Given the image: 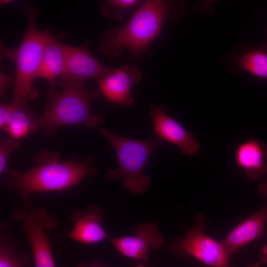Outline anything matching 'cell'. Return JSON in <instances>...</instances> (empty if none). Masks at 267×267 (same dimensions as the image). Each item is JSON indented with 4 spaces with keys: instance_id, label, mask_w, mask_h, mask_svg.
<instances>
[{
    "instance_id": "52a82bcc",
    "label": "cell",
    "mask_w": 267,
    "mask_h": 267,
    "mask_svg": "<svg viewBox=\"0 0 267 267\" xmlns=\"http://www.w3.org/2000/svg\"><path fill=\"white\" fill-rule=\"evenodd\" d=\"M205 217L198 215L190 229L183 236L175 238L169 244V252L177 255H190L213 267H229L230 256L222 241L205 232Z\"/></svg>"
},
{
    "instance_id": "2e32d148",
    "label": "cell",
    "mask_w": 267,
    "mask_h": 267,
    "mask_svg": "<svg viewBox=\"0 0 267 267\" xmlns=\"http://www.w3.org/2000/svg\"><path fill=\"white\" fill-rule=\"evenodd\" d=\"M8 224L0 225V267H23L28 260L25 255L16 252L7 232Z\"/></svg>"
},
{
    "instance_id": "d4e9b609",
    "label": "cell",
    "mask_w": 267,
    "mask_h": 267,
    "mask_svg": "<svg viewBox=\"0 0 267 267\" xmlns=\"http://www.w3.org/2000/svg\"><path fill=\"white\" fill-rule=\"evenodd\" d=\"M258 192L262 197H267V179L264 183H260L258 186Z\"/></svg>"
},
{
    "instance_id": "3957f363",
    "label": "cell",
    "mask_w": 267,
    "mask_h": 267,
    "mask_svg": "<svg viewBox=\"0 0 267 267\" xmlns=\"http://www.w3.org/2000/svg\"><path fill=\"white\" fill-rule=\"evenodd\" d=\"M59 84L60 91L48 89L44 111L34 118L32 132L53 135L61 127L84 125L94 129L102 123L101 115L93 114L90 109V102L101 93L99 88L89 90L82 80L60 81Z\"/></svg>"
},
{
    "instance_id": "7402d4cb",
    "label": "cell",
    "mask_w": 267,
    "mask_h": 267,
    "mask_svg": "<svg viewBox=\"0 0 267 267\" xmlns=\"http://www.w3.org/2000/svg\"><path fill=\"white\" fill-rule=\"evenodd\" d=\"M10 78L8 77H6V76H1L0 94L1 96L4 95L5 91L8 87L9 81H10Z\"/></svg>"
},
{
    "instance_id": "30bf717a",
    "label": "cell",
    "mask_w": 267,
    "mask_h": 267,
    "mask_svg": "<svg viewBox=\"0 0 267 267\" xmlns=\"http://www.w3.org/2000/svg\"><path fill=\"white\" fill-rule=\"evenodd\" d=\"M141 73L135 65H123L98 81L99 89L109 102L121 106H129L134 102L131 89L141 80Z\"/></svg>"
},
{
    "instance_id": "e0dca14e",
    "label": "cell",
    "mask_w": 267,
    "mask_h": 267,
    "mask_svg": "<svg viewBox=\"0 0 267 267\" xmlns=\"http://www.w3.org/2000/svg\"><path fill=\"white\" fill-rule=\"evenodd\" d=\"M11 106V116L4 130L14 138L25 137L32 132L34 117L27 110Z\"/></svg>"
},
{
    "instance_id": "4fadbf2b",
    "label": "cell",
    "mask_w": 267,
    "mask_h": 267,
    "mask_svg": "<svg viewBox=\"0 0 267 267\" xmlns=\"http://www.w3.org/2000/svg\"><path fill=\"white\" fill-rule=\"evenodd\" d=\"M267 205L235 226L222 241L231 256L266 233Z\"/></svg>"
},
{
    "instance_id": "6da1fadb",
    "label": "cell",
    "mask_w": 267,
    "mask_h": 267,
    "mask_svg": "<svg viewBox=\"0 0 267 267\" xmlns=\"http://www.w3.org/2000/svg\"><path fill=\"white\" fill-rule=\"evenodd\" d=\"M33 159L36 165L28 171L7 168L4 172L8 178L6 189L17 191L27 208L32 206V194L67 189L95 172L92 156L72 155L67 161H61L59 153L43 150Z\"/></svg>"
},
{
    "instance_id": "ba28073f",
    "label": "cell",
    "mask_w": 267,
    "mask_h": 267,
    "mask_svg": "<svg viewBox=\"0 0 267 267\" xmlns=\"http://www.w3.org/2000/svg\"><path fill=\"white\" fill-rule=\"evenodd\" d=\"M114 247L124 256L140 260L146 264L149 261V249H160L164 238L158 230V225L152 222L138 224L134 235L110 238Z\"/></svg>"
},
{
    "instance_id": "484cf974",
    "label": "cell",
    "mask_w": 267,
    "mask_h": 267,
    "mask_svg": "<svg viewBox=\"0 0 267 267\" xmlns=\"http://www.w3.org/2000/svg\"><path fill=\"white\" fill-rule=\"evenodd\" d=\"M262 265L261 264V263L258 261L255 263H253L250 265H249V266H246V267H260V266H261Z\"/></svg>"
},
{
    "instance_id": "d6986e66",
    "label": "cell",
    "mask_w": 267,
    "mask_h": 267,
    "mask_svg": "<svg viewBox=\"0 0 267 267\" xmlns=\"http://www.w3.org/2000/svg\"><path fill=\"white\" fill-rule=\"evenodd\" d=\"M142 1L138 0H105L101 3L100 11L106 17L121 19L139 6Z\"/></svg>"
},
{
    "instance_id": "9c48e42d",
    "label": "cell",
    "mask_w": 267,
    "mask_h": 267,
    "mask_svg": "<svg viewBox=\"0 0 267 267\" xmlns=\"http://www.w3.org/2000/svg\"><path fill=\"white\" fill-rule=\"evenodd\" d=\"M154 131L162 140L177 146L184 155L193 156L200 148L194 134L186 131L177 121L165 112L163 105L153 104L149 109Z\"/></svg>"
},
{
    "instance_id": "7a4b0ae2",
    "label": "cell",
    "mask_w": 267,
    "mask_h": 267,
    "mask_svg": "<svg viewBox=\"0 0 267 267\" xmlns=\"http://www.w3.org/2000/svg\"><path fill=\"white\" fill-rule=\"evenodd\" d=\"M184 10L183 5L176 1H142L124 25L105 32L99 49L110 56L118 55L128 49L138 57L160 34L165 21H176Z\"/></svg>"
},
{
    "instance_id": "44dd1931",
    "label": "cell",
    "mask_w": 267,
    "mask_h": 267,
    "mask_svg": "<svg viewBox=\"0 0 267 267\" xmlns=\"http://www.w3.org/2000/svg\"><path fill=\"white\" fill-rule=\"evenodd\" d=\"M12 110V107L10 104H0V128L1 129L5 130L11 118Z\"/></svg>"
},
{
    "instance_id": "5bb4252c",
    "label": "cell",
    "mask_w": 267,
    "mask_h": 267,
    "mask_svg": "<svg viewBox=\"0 0 267 267\" xmlns=\"http://www.w3.org/2000/svg\"><path fill=\"white\" fill-rule=\"evenodd\" d=\"M236 165L250 180L267 174V144L252 138L241 142L235 151Z\"/></svg>"
},
{
    "instance_id": "277c9868",
    "label": "cell",
    "mask_w": 267,
    "mask_h": 267,
    "mask_svg": "<svg viewBox=\"0 0 267 267\" xmlns=\"http://www.w3.org/2000/svg\"><path fill=\"white\" fill-rule=\"evenodd\" d=\"M27 18V26L19 46L9 50L8 57L16 67L13 107L27 110V102L37 96L33 82L40 67L46 47L49 44L65 35H53L47 30L40 31L36 25L38 11L32 5L22 4Z\"/></svg>"
},
{
    "instance_id": "5b68a950",
    "label": "cell",
    "mask_w": 267,
    "mask_h": 267,
    "mask_svg": "<svg viewBox=\"0 0 267 267\" xmlns=\"http://www.w3.org/2000/svg\"><path fill=\"white\" fill-rule=\"evenodd\" d=\"M100 133L112 145L116 155L118 166L106 174L111 180L119 179L131 193L141 195L151 184L150 177L144 172L152 154L158 149L163 140L157 136L140 140L120 136L104 128Z\"/></svg>"
},
{
    "instance_id": "8992f818",
    "label": "cell",
    "mask_w": 267,
    "mask_h": 267,
    "mask_svg": "<svg viewBox=\"0 0 267 267\" xmlns=\"http://www.w3.org/2000/svg\"><path fill=\"white\" fill-rule=\"evenodd\" d=\"M13 222L22 224L32 251L35 267H55L47 230L58 224L56 217L43 207L28 209L15 205L10 215Z\"/></svg>"
},
{
    "instance_id": "ac0fdd59",
    "label": "cell",
    "mask_w": 267,
    "mask_h": 267,
    "mask_svg": "<svg viewBox=\"0 0 267 267\" xmlns=\"http://www.w3.org/2000/svg\"><path fill=\"white\" fill-rule=\"evenodd\" d=\"M237 65L256 76L267 79V53L264 50L247 53L238 60Z\"/></svg>"
},
{
    "instance_id": "8fae6325",
    "label": "cell",
    "mask_w": 267,
    "mask_h": 267,
    "mask_svg": "<svg viewBox=\"0 0 267 267\" xmlns=\"http://www.w3.org/2000/svg\"><path fill=\"white\" fill-rule=\"evenodd\" d=\"M88 43L81 46L68 45L65 67L61 81H84L86 79L98 81L111 72L112 68L102 64L89 52Z\"/></svg>"
},
{
    "instance_id": "4316f807",
    "label": "cell",
    "mask_w": 267,
    "mask_h": 267,
    "mask_svg": "<svg viewBox=\"0 0 267 267\" xmlns=\"http://www.w3.org/2000/svg\"><path fill=\"white\" fill-rule=\"evenodd\" d=\"M136 267H146L145 266H144V265H142V264H138Z\"/></svg>"
},
{
    "instance_id": "603a6c76",
    "label": "cell",
    "mask_w": 267,
    "mask_h": 267,
    "mask_svg": "<svg viewBox=\"0 0 267 267\" xmlns=\"http://www.w3.org/2000/svg\"><path fill=\"white\" fill-rule=\"evenodd\" d=\"M76 267H108L106 266L101 264L97 260H92L89 264L82 263L78 264Z\"/></svg>"
},
{
    "instance_id": "ffe728a7",
    "label": "cell",
    "mask_w": 267,
    "mask_h": 267,
    "mask_svg": "<svg viewBox=\"0 0 267 267\" xmlns=\"http://www.w3.org/2000/svg\"><path fill=\"white\" fill-rule=\"evenodd\" d=\"M20 146L19 139L8 135L0 142V173H4L10 154Z\"/></svg>"
},
{
    "instance_id": "9a60e30c",
    "label": "cell",
    "mask_w": 267,
    "mask_h": 267,
    "mask_svg": "<svg viewBox=\"0 0 267 267\" xmlns=\"http://www.w3.org/2000/svg\"><path fill=\"white\" fill-rule=\"evenodd\" d=\"M68 45L62 42H58L57 40L48 44L37 78L52 81L57 77H61L65 67Z\"/></svg>"
},
{
    "instance_id": "7c38bea8",
    "label": "cell",
    "mask_w": 267,
    "mask_h": 267,
    "mask_svg": "<svg viewBox=\"0 0 267 267\" xmlns=\"http://www.w3.org/2000/svg\"><path fill=\"white\" fill-rule=\"evenodd\" d=\"M104 213L99 207L90 205L72 215L73 228L65 237L84 244L99 242L110 238L101 225Z\"/></svg>"
},
{
    "instance_id": "cb8c5ba5",
    "label": "cell",
    "mask_w": 267,
    "mask_h": 267,
    "mask_svg": "<svg viewBox=\"0 0 267 267\" xmlns=\"http://www.w3.org/2000/svg\"><path fill=\"white\" fill-rule=\"evenodd\" d=\"M261 265L267 264V242L262 248L261 255H260L259 261Z\"/></svg>"
}]
</instances>
